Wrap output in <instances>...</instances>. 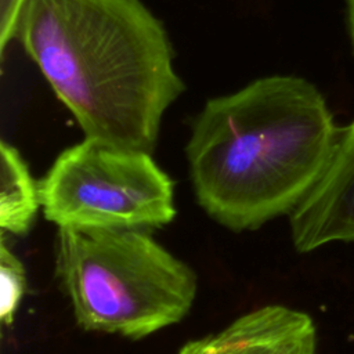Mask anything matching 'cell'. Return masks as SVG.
Returning a JSON list of instances; mask_svg holds the SVG:
<instances>
[{"instance_id": "cell-1", "label": "cell", "mask_w": 354, "mask_h": 354, "mask_svg": "<svg viewBox=\"0 0 354 354\" xmlns=\"http://www.w3.org/2000/svg\"><path fill=\"white\" fill-rule=\"evenodd\" d=\"M15 33L84 138L152 153L185 83L142 0H26Z\"/></svg>"}, {"instance_id": "cell-2", "label": "cell", "mask_w": 354, "mask_h": 354, "mask_svg": "<svg viewBox=\"0 0 354 354\" xmlns=\"http://www.w3.org/2000/svg\"><path fill=\"white\" fill-rule=\"evenodd\" d=\"M337 127L300 76H263L209 98L185 148L198 203L232 231L289 214L321 174Z\"/></svg>"}, {"instance_id": "cell-3", "label": "cell", "mask_w": 354, "mask_h": 354, "mask_svg": "<svg viewBox=\"0 0 354 354\" xmlns=\"http://www.w3.org/2000/svg\"><path fill=\"white\" fill-rule=\"evenodd\" d=\"M55 277L86 330L142 339L189 311L195 272L148 230L58 228Z\"/></svg>"}, {"instance_id": "cell-4", "label": "cell", "mask_w": 354, "mask_h": 354, "mask_svg": "<svg viewBox=\"0 0 354 354\" xmlns=\"http://www.w3.org/2000/svg\"><path fill=\"white\" fill-rule=\"evenodd\" d=\"M37 185L58 228L151 230L176 216L173 181L151 153L88 138L64 149Z\"/></svg>"}, {"instance_id": "cell-5", "label": "cell", "mask_w": 354, "mask_h": 354, "mask_svg": "<svg viewBox=\"0 0 354 354\" xmlns=\"http://www.w3.org/2000/svg\"><path fill=\"white\" fill-rule=\"evenodd\" d=\"M289 223L300 253L330 242H354V120L337 127L321 174L289 213Z\"/></svg>"}, {"instance_id": "cell-6", "label": "cell", "mask_w": 354, "mask_h": 354, "mask_svg": "<svg viewBox=\"0 0 354 354\" xmlns=\"http://www.w3.org/2000/svg\"><path fill=\"white\" fill-rule=\"evenodd\" d=\"M315 348L317 332L308 314L270 304L217 333L188 342L178 354H315Z\"/></svg>"}, {"instance_id": "cell-7", "label": "cell", "mask_w": 354, "mask_h": 354, "mask_svg": "<svg viewBox=\"0 0 354 354\" xmlns=\"http://www.w3.org/2000/svg\"><path fill=\"white\" fill-rule=\"evenodd\" d=\"M0 158V227L10 234L25 235L41 206L39 185L15 147L1 141Z\"/></svg>"}, {"instance_id": "cell-8", "label": "cell", "mask_w": 354, "mask_h": 354, "mask_svg": "<svg viewBox=\"0 0 354 354\" xmlns=\"http://www.w3.org/2000/svg\"><path fill=\"white\" fill-rule=\"evenodd\" d=\"M0 319L3 325H11L25 292V270L19 259L6 246L4 241L0 245Z\"/></svg>"}, {"instance_id": "cell-9", "label": "cell", "mask_w": 354, "mask_h": 354, "mask_svg": "<svg viewBox=\"0 0 354 354\" xmlns=\"http://www.w3.org/2000/svg\"><path fill=\"white\" fill-rule=\"evenodd\" d=\"M346 4H347V19H348L350 37H351L353 50H354V0H346Z\"/></svg>"}]
</instances>
